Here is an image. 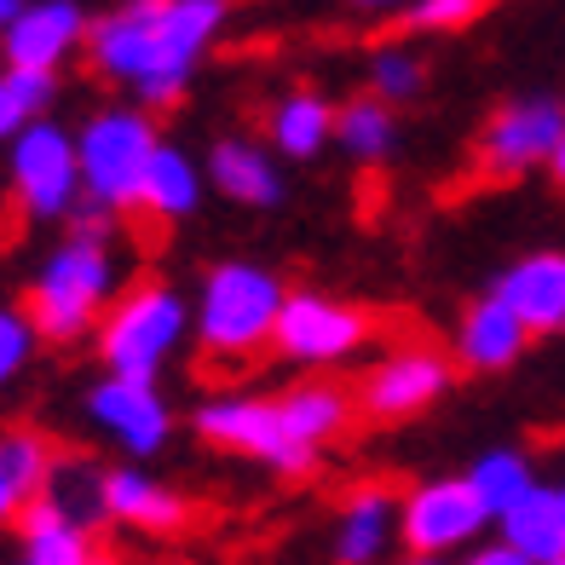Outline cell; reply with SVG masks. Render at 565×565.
I'll return each mask as SVG.
<instances>
[{
	"label": "cell",
	"instance_id": "cell-24",
	"mask_svg": "<svg viewBox=\"0 0 565 565\" xmlns=\"http://www.w3.org/2000/svg\"><path fill=\"white\" fill-rule=\"evenodd\" d=\"M329 127H335V116H329V105L318 93H289L282 105L271 110V139L289 150V157H318Z\"/></svg>",
	"mask_w": 565,
	"mask_h": 565
},
{
	"label": "cell",
	"instance_id": "cell-2",
	"mask_svg": "<svg viewBox=\"0 0 565 565\" xmlns=\"http://www.w3.org/2000/svg\"><path fill=\"white\" fill-rule=\"evenodd\" d=\"M277 312L282 295L254 266H214L202 289V370L209 375H248L277 352Z\"/></svg>",
	"mask_w": 565,
	"mask_h": 565
},
{
	"label": "cell",
	"instance_id": "cell-20",
	"mask_svg": "<svg viewBox=\"0 0 565 565\" xmlns=\"http://www.w3.org/2000/svg\"><path fill=\"white\" fill-rule=\"evenodd\" d=\"M277 404L306 445H323V439H335V433H347L358 422V393H347V387H295Z\"/></svg>",
	"mask_w": 565,
	"mask_h": 565
},
{
	"label": "cell",
	"instance_id": "cell-37",
	"mask_svg": "<svg viewBox=\"0 0 565 565\" xmlns=\"http://www.w3.org/2000/svg\"><path fill=\"white\" fill-rule=\"evenodd\" d=\"M352 7H375V12H393L398 0H352Z\"/></svg>",
	"mask_w": 565,
	"mask_h": 565
},
{
	"label": "cell",
	"instance_id": "cell-16",
	"mask_svg": "<svg viewBox=\"0 0 565 565\" xmlns=\"http://www.w3.org/2000/svg\"><path fill=\"white\" fill-rule=\"evenodd\" d=\"M105 513H110V520H121V525L157 531V536L191 525V502L162 491V484L145 479V473H105Z\"/></svg>",
	"mask_w": 565,
	"mask_h": 565
},
{
	"label": "cell",
	"instance_id": "cell-36",
	"mask_svg": "<svg viewBox=\"0 0 565 565\" xmlns=\"http://www.w3.org/2000/svg\"><path fill=\"white\" fill-rule=\"evenodd\" d=\"M18 7H23V0H0V30H7V23L18 18Z\"/></svg>",
	"mask_w": 565,
	"mask_h": 565
},
{
	"label": "cell",
	"instance_id": "cell-4",
	"mask_svg": "<svg viewBox=\"0 0 565 565\" xmlns=\"http://www.w3.org/2000/svg\"><path fill=\"white\" fill-rule=\"evenodd\" d=\"M150 150H157V134L139 110H105L82 127L75 139V157H82V185L93 202H105L116 214H134Z\"/></svg>",
	"mask_w": 565,
	"mask_h": 565
},
{
	"label": "cell",
	"instance_id": "cell-34",
	"mask_svg": "<svg viewBox=\"0 0 565 565\" xmlns=\"http://www.w3.org/2000/svg\"><path fill=\"white\" fill-rule=\"evenodd\" d=\"M23 502H30V497H23L18 484L7 479V473H0V525H7V520H18V513H23Z\"/></svg>",
	"mask_w": 565,
	"mask_h": 565
},
{
	"label": "cell",
	"instance_id": "cell-25",
	"mask_svg": "<svg viewBox=\"0 0 565 565\" xmlns=\"http://www.w3.org/2000/svg\"><path fill=\"white\" fill-rule=\"evenodd\" d=\"M53 445L41 439V433H30V427H12V433H0V473H7L23 497H35L41 484H46V473H53Z\"/></svg>",
	"mask_w": 565,
	"mask_h": 565
},
{
	"label": "cell",
	"instance_id": "cell-5",
	"mask_svg": "<svg viewBox=\"0 0 565 565\" xmlns=\"http://www.w3.org/2000/svg\"><path fill=\"white\" fill-rule=\"evenodd\" d=\"M179 329H185V306L162 282H134L116 306L105 329H98V352L116 375H157V364L173 352Z\"/></svg>",
	"mask_w": 565,
	"mask_h": 565
},
{
	"label": "cell",
	"instance_id": "cell-33",
	"mask_svg": "<svg viewBox=\"0 0 565 565\" xmlns=\"http://www.w3.org/2000/svg\"><path fill=\"white\" fill-rule=\"evenodd\" d=\"M468 565H536V559H531V554H520L513 543H502V548H479Z\"/></svg>",
	"mask_w": 565,
	"mask_h": 565
},
{
	"label": "cell",
	"instance_id": "cell-12",
	"mask_svg": "<svg viewBox=\"0 0 565 565\" xmlns=\"http://www.w3.org/2000/svg\"><path fill=\"white\" fill-rule=\"evenodd\" d=\"M82 41H87V12L75 0H23L18 18L0 30V53H7V64L58 70Z\"/></svg>",
	"mask_w": 565,
	"mask_h": 565
},
{
	"label": "cell",
	"instance_id": "cell-11",
	"mask_svg": "<svg viewBox=\"0 0 565 565\" xmlns=\"http://www.w3.org/2000/svg\"><path fill=\"white\" fill-rule=\"evenodd\" d=\"M484 520H491V508L479 502V491L468 479L422 484L404 502V543H409V554H445L456 543H468Z\"/></svg>",
	"mask_w": 565,
	"mask_h": 565
},
{
	"label": "cell",
	"instance_id": "cell-18",
	"mask_svg": "<svg viewBox=\"0 0 565 565\" xmlns=\"http://www.w3.org/2000/svg\"><path fill=\"white\" fill-rule=\"evenodd\" d=\"M502 525H508V543L520 554H531L536 565L559 559L565 554V491H536L531 484V491L502 513Z\"/></svg>",
	"mask_w": 565,
	"mask_h": 565
},
{
	"label": "cell",
	"instance_id": "cell-10",
	"mask_svg": "<svg viewBox=\"0 0 565 565\" xmlns=\"http://www.w3.org/2000/svg\"><path fill=\"white\" fill-rule=\"evenodd\" d=\"M445 387H450L445 358L427 352V347H404L387 364H375L352 393H358V416L364 422H404V416H416V409H427Z\"/></svg>",
	"mask_w": 565,
	"mask_h": 565
},
{
	"label": "cell",
	"instance_id": "cell-21",
	"mask_svg": "<svg viewBox=\"0 0 565 565\" xmlns=\"http://www.w3.org/2000/svg\"><path fill=\"white\" fill-rule=\"evenodd\" d=\"M209 173H214V185L231 202H254V209H271V202H277V173H271V162L254 145H237V139L214 145Z\"/></svg>",
	"mask_w": 565,
	"mask_h": 565
},
{
	"label": "cell",
	"instance_id": "cell-6",
	"mask_svg": "<svg viewBox=\"0 0 565 565\" xmlns=\"http://www.w3.org/2000/svg\"><path fill=\"white\" fill-rule=\"evenodd\" d=\"M12 191H18V209L30 220H58L75 209L82 157H75V139L64 127L30 116V127L12 134Z\"/></svg>",
	"mask_w": 565,
	"mask_h": 565
},
{
	"label": "cell",
	"instance_id": "cell-8",
	"mask_svg": "<svg viewBox=\"0 0 565 565\" xmlns=\"http://www.w3.org/2000/svg\"><path fill=\"white\" fill-rule=\"evenodd\" d=\"M559 134H565V110L554 98H513V105H502L484 121V134L473 145V168L479 179H513L543 157H554Z\"/></svg>",
	"mask_w": 565,
	"mask_h": 565
},
{
	"label": "cell",
	"instance_id": "cell-38",
	"mask_svg": "<svg viewBox=\"0 0 565 565\" xmlns=\"http://www.w3.org/2000/svg\"><path fill=\"white\" fill-rule=\"evenodd\" d=\"M548 565H565V554H559V559H548Z\"/></svg>",
	"mask_w": 565,
	"mask_h": 565
},
{
	"label": "cell",
	"instance_id": "cell-22",
	"mask_svg": "<svg viewBox=\"0 0 565 565\" xmlns=\"http://www.w3.org/2000/svg\"><path fill=\"white\" fill-rule=\"evenodd\" d=\"M387 497L393 484H358L347 497V520H341V565H370L381 536H387Z\"/></svg>",
	"mask_w": 565,
	"mask_h": 565
},
{
	"label": "cell",
	"instance_id": "cell-17",
	"mask_svg": "<svg viewBox=\"0 0 565 565\" xmlns=\"http://www.w3.org/2000/svg\"><path fill=\"white\" fill-rule=\"evenodd\" d=\"M18 520H23V565H98L87 525L64 520L46 497H30Z\"/></svg>",
	"mask_w": 565,
	"mask_h": 565
},
{
	"label": "cell",
	"instance_id": "cell-23",
	"mask_svg": "<svg viewBox=\"0 0 565 565\" xmlns=\"http://www.w3.org/2000/svg\"><path fill=\"white\" fill-rule=\"evenodd\" d=\"M35 497H46L64 520L75 525H93L98 513H105V473L93 468V461H53V473Z\"/></svg>",
	"mask_w": 565,
	"mask_h": 565
},
{
	"label": "cell",
	"instance_id": "cell-7",
	"mask_svg": "<svg viewBox=\"0 0 565 565\" xmlns=\"http://www.w3.org/2000/svg\"><path fill=\"white\" fill-rule=\"evenodd\" d=\"M196 433L209 445L231 450V456H254L271 461L282 473H306L312 468V445L300 439L282 416V404H260V398H220L196 409Z\"/></svg>",
	"mask_w": 565,
	"mask_h": 565
},
{
	"label": "cell",
	"instance_id": "cell-30",
	"mask_svg": "<svg viewBox=\"0 0 565 565\" xmlns=\"http://www.w3.org/2000/svg\"><path fill=\"white\" fill-rule=\"evenodd\" d=\"M30 352H35V323L30 312H12V306H0V387L30 364Z\"/></svg>",
	"mask_w": 565,
	"mask_h": 565
},
{
	"label": "cell",
	"instance_id": "cell-19",
	"mask_svg": "<svg viewBox=\"0 0 565 565\" xmlns=\"http://www.w3.org/2000/svg\"><path fill=\"white\" fill-rule=\"evenodd\" d=\"M191 202H196V173H191V162L179 157V150L157 145V150H150V168H145V185H139L134 214L157 220V225H173L179 214H191Z\"/></svg>",
	"mask_w": 565,
	"mask_h": 565
},
{
	"label": "cell",
	"instance_id": "cell-14",
	"mask_svg": "<svg viewBox=\"0 0 565 565\" xmlns=\"http://www.w3.org/2000/svg\"><path fill=\"white\" fill-rule=\"evenodd\" d=\"M525 341H531V323L513 312L502 295H491V300H479L473 312L461 318L456 352H461V364H468V370H508L513 358L525 352Z\"/></svg>",
	"mask_w": 565,
	"mask_h": 565
},
{
	"label": "cell",
	"instance_id": "cell-35",
	"mask_svg": "<svg viewBox=\"0 0 565 565\" xmlns=\"http://www.w3.org/2000/svg\"><path fill=\"white\" fill-rule=\"evenodd\" d=\"M548 162H554V179L565 185V134H559V145H554V157H548Z\"/></svg>",
	"mask_w": 565,
	"mask_h": 565
},
{
	"label": "cell",
	"instance_id": "cell-27",
	"mask_svg": "<svg viewBox=\"0 0 565 565\" xmlns=\"http://www.w3.org/2000/svg\"><path fill=\"white\" fill-rule=\"evenodd\" d=\"M468 484L479 491V502L491 508V513H508L513 502H520V497L531 491V468H525L520 456H508V450H502V456H484L479 468H473V479H468Z\"/></svg>",
	"mask_w": 565,
	"mask_h": 565
},
{
	"label": "cell",
	"instance_id": "cell-28",
	"mask_svg": "<svg viewBox=\"0 0 565 565\" xmlns=\"http://www.w3.org/2000/svg\"><path fill=\"white\" fill-rule=\"evenodd\" d=\"M491 0H409V12L393 18V30L409 35H439V30H468Z\"/></svg>",
	"mask_w": 565,
	"mask_h": 565
},
{
	"label": "cell",
	"instance_id": "cell-15",
	"mask_svg": "<svg viewBox=\"0 0 565 565\" xmlns=\"http://www.w3.org/2000/svg\"><path fill=\"white\" fill-rule=\"evenodd\" d=\"M497 295L531 323V335H548L565 323V254H531L502 277Z\"/></svg>",
	"mask_w": 565,
	"mask_h": 565
},
{
	"label": "cell",
	"instance_id": "cell-1",
	"mask_svg": "<svg viewBox=\"0 0 565 565\" xmlns=\"http://www.w3.org/2000/svg\"><path fill=\"white\" fill-rule=\"evenodd\" d=\"M225 12V0H121L116 12L87 23V58L105 82L168 110L185 93L196 53L220 35Z\"/></svg>",
	"mask_w": 565,
	"mask_h": 565
},
{
	"label": "cell",
	"instance_id": "cell-9",
	"mask_svg": "<svg viewBox=\"0 0 565 565\" xmlns=\"http://www.w3.org/2000/svg\"><path fill=\"white\" fill-rule=\"evenodd\" d=\"M375 329H381V318L364 312V306H335V300H318V295H295V300H282L271 341H277L282 358L329 364V358H347L352 347H364Z\"/></svg>",
	"mask_w": 565,
	"mask_h": 565
},
{
	"label": "cell",
	"instance_id": "cell-13",
	"mask_svg": "<svg viewBox=\"0 0 565 565\" xmlns=\"http://www.w3.org/2000/svg\"><path fill=\"white\" fill-rule=\"evenodd\" d=\"M87 409H93V422L105 427L110 439H121L134 456L162 450V439H168V404L157 398V387H150L145 375H116L110 370V381L93 387Z\"/></svg>",
	"mask_w": 565,
	"mask_h": 565
},
{
	"label": "cell",
	"instance_id": "cell-26",
	"mask_svg": "<svg viewBox=\"0 0 565 565\" xmlns=\"http://www.w3.org/2000/svg\"><path fill=\"white\" fill-rule=\"evenodd\" d=\"M341 139L364 162L387 157V150H393V110H387V98H381V93L375 98H352V105L341 110Z\"/></svg>",
	"mask_w": 565,
	"mask_h": 565
},
{
	"label": "cell",
	"instance_id": "cell-3",
	"mask_svg": "<svg viewBox=\"0 0 565 565\" xmlns=\"http://www.w3.org/2000/svg\"><path fill=\"white\" fill-rule=\"evenodd\" d=\"M110 282H116V266H110L105 237H82V231H75L53 260L41 266L23 312H30L35 335L70 347L98 323V312H105V300H110Z\"/></svg>",
	"mask_w": 565,
	"mask_h": 565
},
{
	"label": "cell",
	"instance_id": "cell-32",
	"mask_svg": "<svg viewBox=\"0 0 565 565\" xmlns=\"http://www.w3.org/2000/svg\"><path fill=\"white\" fill-rule=\"evenodd\" d=\"M23 121H30V116L18 110V98H12V87H7V75H0V139H12Z\"/></svg>",
	"mask_w": 565,
	"mask_h": 565
},
{
	"label": "cell",
	"instance_id": "cell-31",
	"mask_svg": "<svg viewBox=\"0 0 565 565\" xmlns=\"http://www.w3.org/2000/svg\"><path fill=\"white\" fill-rule=\"evenodd\" d=\"M7 87H12L23 116H41L46 105H53V93H58L53 70H30V64H7Z\"/></svg>",
	"mask_w": 565,
	"mask_h": 565
},
{
	"label": "cell",
	"instance_id": "cell-29",
	"mask_svg": "<svg viewBox=\"0 0 565 565\" xmlns=\"http://www.w3.org/2000/svg\"><path fill=\"white\" fill-rule=\"evenodd\" d=\"M370 82H375V93L393 105V98H416V93H422L427 70H422V58H409V53H398V46H387V53H375Z\"/></svg>",
	"mask_w": 565,
	"mask_h": 565
}]
</instances>
